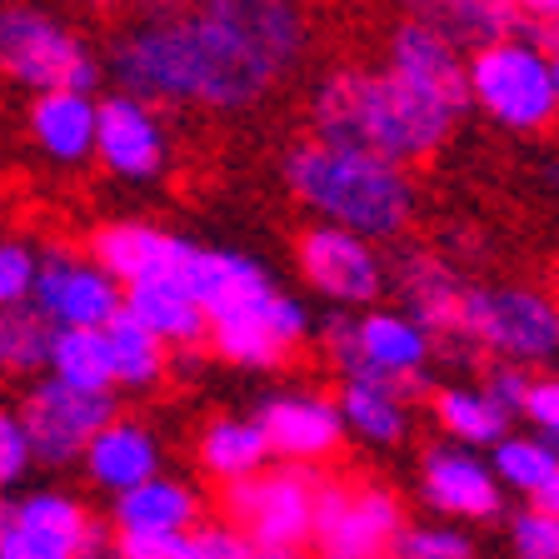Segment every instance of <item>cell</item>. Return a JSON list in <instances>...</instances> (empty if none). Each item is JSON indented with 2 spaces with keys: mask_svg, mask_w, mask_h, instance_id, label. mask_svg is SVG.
<instances>
[{
  "mask_svg": "<svg viewBox=\"0 0 559 559\" xmlns=\"http://www.w3.org/2000/svg\"><path fill=\"white\" fill-rule=\"evenodd\" d=\"M91 15H100V21H116V15L130 11V0H81Z\"/></svg>",
  "mask_w": 559,
  "mask_h": 559,
  "instance_id": "cell-44",
  "label": "cell"
},
{
  "mask_svg": "<svg viewBox=\"0 0 559 559\" xmlns=\"http://www.w3.org/2000/svg\"><path fill=\"white\" fill-rule=\"evenodd\" d=\"M535 504H539V510H549V514H559V469L545 479V489L535 495Z\"/></svg>",
  "mask_w": 559,
  "mask_h": 559,
  "instance_id": "cell-45",
  "label": "cell"
},
{
  "mask_svg": "<svg viewBox=\"0 0 559 559\" xmlns=\"http://www.w3.org/2000/svg\"><path fill=\"white\" fill-rule=\"evenodd\" d=\"M0 75L25 95L40 91H95L105 60L95 40L56 15L40 0H5L0 5Z\"/></svg>",
  "mask_w": 559,
  "mask_h": 559,
  "instance_id": "cell-6",
  "label": "cell"
},
{
  "mask_svg": "<svg viewBox=\"0 0 559 559\" xmlns=\"http://www.w3.org/2000/svg\"><path fill=\"white\" fill-rule=\"evenodd\" d=\"M190 559H260V545L235 520H200L190 530Z\"/></svg>",
  "mask_w": 559,
  "mask_h": 559,
  "instance_id": "cell-38",
  "label": "cell"
},
{
  "mask_svg": "<svg viewBox=\"0 0 559 559\" xmlns=\"http://www.w3.org/2000/svg\"><path fill=\"white\" fill-rule=\"evenodd\" d=\"M126 310L140 314L155 335L170 349H200L210 345V314L195 300L186 280H160V285H130L126 290Z\"/></svg>",
  "mask_w": 559,
  "mask_h": 559,
  "instance_id": "cell-26",
  "label": "cell"
},
{
  "mask_svg": "<svg viewBox=\"0 0 559 559\" xmlns=\"http://www.w3.org/2000/svg\"><path fill=\"white\" fill-rule=\"evenodd\" d=\"M190 0H130V11H135V21H160V15H175L186 11Z\"/></svg>",
  "mask_w": 559,
  "mask_h": 559,
  "instance_id": "cell-43",
  "label": "cell"
},
{
  "mask_svg": "<svg viewBox=\"0 0 559 559\" xmlns=\"http://www.w3.org/2000/svg\"><path fill=\"white\" fill-rule=\"evenodd\" d=\"M435 349H440L435 330H425L400 305H365L360 310V370L395 374V380H409L425 390V370H430Z\"/></svg>",
  "mask_w": 559,
  "mask_h": 559,
  "instance_id": "cell-22",
  "label": "cell"
},
{
  "mask_svg": "<svg viewBox=\"0 0 559 559\" xmlns=\"http://www.w3.org/2000/svg\"><path fill=\"white\" fill-rule=\"evenodd\" d=\"M390 290L395 305L409 310L425 330H435V340L460 335V314H465V295H469V275L454 260H444L430 245H405L395 260H390Z\"/></svg>",
  "mask_w": 559,
  "mask_h": 559,
  "instance_id": "cell-18",
  "label": "cell"
},
{
  "mask_svg": "<svg viewBox=\"0 0 559 559\" xmlns=\"http://www.w3.org/2000/svg\"><path fill=\"white\" fill-rule=\"evenodd\" d=\"M405 500L380 479H325L314 514V559H400Z\"/></svg>",
  "mask_w": 559,
  "mask_h": 559,
  "instance_id": "cell-10",
  "label": "cell"
},
{
  "mask_svg": "<svg viewBox=\"0 0 559 559\" xmlns=\"http://www.w3.org/2000/svg\"><path fill=\"white\" fill-rule=\"evenodd\" d=\"M105 340H110V360H116V390H130V395H151L170 380L175 349L155 335L140 314L120 310L110 325H105Z\"/></svg>",
  "mask_w": 559,
  "mask_h": 559,
  "instance_id": "cell-28",
  "label": "cell"
},
{
  "mask_svg": "<svg viewBox=\"0 0 559 559\" xmlns=\"http://www.w3.org/2000/svg\"><path fill=\"white\" fill-rule=\"evenodd\" d=\"M495 11H500L504 31H520V35H535V40H545L555 35L559 25V0H495Z\"/></svg>",
  "mask_w": 559,
  "mask_h": 559,
  "instance_id": "cell-40",
  "label": "cell"
},
{
  "mask_svg": "<svg viewBox=\"0 0 559 559\" xmlns=\"http://www.w3.org/2000/svg\"><path fill=\"white\" fill-rule=\"evenodd\" d=\"M454 345L524 370H549L559 365V295L524 280H469Z\"/></svg>",
  "mask_w": 559,
  "mask_h": 559,
  "instance_id": "cell-7",
  "label": "cell"
},
{
  "mask_svg": "<svg viewBox=\"0 0 559 559\" xmlns=\"http://www.w3.org/2000/svg\"><path fill=\"white\" fill-rule=\"evenodd\" d=\"M479 384L495 395V405H504L514 419H520L524 415V395H530L535 374L524 370V365H514V360H489V370L479 374Z\"/></svg>",
  "mask_w": 559,
  "mask_h": 559,
  "instance_id": "cell-42",
  "label": "cell"
},
{
  "mask_svg": "<svg viewBox=\"0 0 559 559\" xmlns=\"http://www.w3.org/2000/svg\"><path fill=\"white\" fill-rule=\"evenodd\" d=\"M325 475L320 465H290L270 460L265 469L225 485V520H235L255 545H290L310 549L314 514H320Z\"/></svg>",
  "mask_w": 559,
  "mask_h": 559,
  "instance_id": "cell-9",
  "label": "cell"
},
{
  "mask_svg": "<svg viewBox=\"0 0 559 559\" xmlns=\"http://www.w3.org/2000/svg\"><path fill=\"white\" fill-rule=\"evenodd\" d=\"M415 489L425 510L440 514V520H460V524H489L504 514V495L495 465H489L485 450H469V444L454 440H435L430 450L419 454V475Z\"/></svg>",
  "mask_w": 559,
  "mask_h": 559,
  "instance_id": "cell-14",
  "label": "cell"
},
{
  "mask_svg": "<svg viewBox=\"0 0 559 559\" xmlns=\"http://www.w3.org/2000/svg\"><path fill=\"white\" fill-rule=\"evenodd\" d=\"M380 66H390L400 81L425 91L430 100L450 105L454 116L475 110V100H469V50L460 40H450L444 31H435V25L400 15L390 25V35H384Z\"/></svg>",
  "mask_w": 559,
  "mask_h": 559,
  "instance_id": "cell-16",
  "label": "cell"
},
{
  "mask_svg": "<svg viewBox=\"0 0 559 559\" xmlns=\"http://www.w3.org/2000/svg\"><path fill=\"white\" fill-rule=\"evenodd\" d=\"M450 105L430 100L425 91L405 85L390 66H330L325 75H314L310 95H305V126L310 135L349 140V145H370V151L390 155L400 165H425L444 151L460 130Z\"/></svg>",
  "mask_w": 559,
  "mask_h": 559,
  "instance_id": "cell-3",
  "label": "cell"
},
{
  "mask_svg": "<svg viewBox=\"0 0 559 559\" xmlns=\"http://www.w3.org/2000/svg\"><path fill=\"white\" fill-rule=\"evenodd\" d=\"M255 419L265 425L275 460H290V465H320L325 469L349 440L340 395L310 390V384L270 390V395L255 405Z\"/></svg>",
  "mask_w": 559,
  "mask_h": 559,
  "instance_id": "cell-15",
  "label": "cell"
},
{
  "mask_svg": "<svg viewBox=\"0 0 559 559\" xmlns=\"http://www.w3.org/2000/svg\"><path fill=\"white\" fill-rule=\"evenodd\" d=\"M335 395L340 409H345L349 440H360L365 450H400L409 440V430H415V400L425 390L380 370H355L340 374Z\"/></svg>",
  "mask_w": 559,
  "mask_h": 559,
  "instance_id": "cell-20",
  "label": "cell"
},
{
  "mask_svg": "<svg viewBox=\"0 0 559 559\" xmlns=\"http://www.w3.org/2000/svg\"><path fill=\"white\" fill-rule=\"evenodd\" d=\"M400 559H475V539L460 530V520H409L400 535Z\"/></svg>",
  "mask_w": 559,
  "mask_h": 559,
  "instance_id": "cell-33",
  "label": "cell"
},
{
  "mask_svg": "<svg viewBox=\"0 0 559 559\" xmlns=\"http://www.w3.org/2000/svg\"><path fill=\"white\" fill-rule=\"evenodd\" d=\"M116 559H190L186 530H116Z\"/></svg>",
  "mask_w": 559,
  "mask_h": 559,
  "instance_id": "cell-39",
  "label": "cell"
},
{
  "mask_svg": "<svg viewBox=\"0 0 559 559\" xmlns=\"http://www.w3.org/2000/svg\"><path fill=\"white\" fill-rule=\"evenodd\" d=\"M186 285L210 314V355L235 370H285L314 340V320L300 295H290L245 250L200 245Z\"/></svg>",
  "mask_w": 559,
  "mask_h": 559,
  "instance_id": "cell-2",
  "label": "cell"
},
{
  "mask_svg": "<svg viewBox=\"0 0 559 559\" xmlns=\"http://www.w3.org/2000/svg\"><path fill=\"white\" fill-rule=\"evenodd\" d=\"M469 100L495 130L514 140H535L555 130V66L549 46L535 35L500 31L469 50Z\"/></svg>",
  "mask_w": 559,
  "mask_h": 559,
  "instance_id": "cell-5",
  "label": "cell"
},
{
  "mask_svg": "<svg viewBox=\"0 0 559 559\" xmlns=\"http://www.w3.org/2000/svg\"><path fill=\"white\" fill-rule=\"evenodd\" d=\"M195 460L215 485H235V479L265 469L275 460V450H270V435L255 415H221L200 430Z\"/></svg>",
  "mask_w": 559,
  "mask_h": 559,
  "instance_id": "cell-25",
  "label": "cell"
},
{
  "mask_svg": "<svg viewBox=\"0 0 559 559\" xmlns=\"http://www.w3.org/2000/svg\"><path fill=\"white\" fill-rule=\"evenodd\" d=\"M50 374L81 390H116V360H110L105 325H60L50 340Z\"/></svg>",
  "mask_w": 559,
  "mask_h": 559,
  "instance_id": "cell-30",
  "label": "cell"
},
{
  "mask_svg": "<svg viewBox=\"0 0 559 559\" xmlns=\"http://www.w3.org/2000/svg\"><path fill=\"white\" fill-rule=\"evenodd\" d=\"M314 349H320V360L330 370L349 374L360 370V310H330L320 325H314Z\"/></svg>",
  "mask_w": 559,
  "mask_h": 559,
  "instance_id": "cell-34",
  "label": "cell"
},
{
  "mask_svg": "<svg viewBox=\"0 0 559 559\" xmlns=\"http://www.w3.org/2000/svg\"><path fill=\"white\" fill-rule=\"evenodd\" d=\"M280 180L295 205L310 210V221L349 225L380 245L405 240L419 215V190L409 165L390 160L370 145H349V140L305 135L285 145Z\"/></svg>",
  "mask_w": 559,
  "mask_h": 559,
  "instance_id": "cell-4",
  "label": "cell"
},
{
  "mask_svg": "<svg viewBox=\"0 0 559 559\" xmlns=\"http://www.w3.org/2000/svg\"><path fill=\"white\" fill-rule=\"evenodd\" d=\"M81 469H85V479H91L100 495H110V500H116V495L135 489L140 479L160 475V469H165V440L151 430V425H145V419L116 415L91 440Z\"/></svg>",
  "mask_w": 559,
  "mask_h": 559,
  "instance_id": "cell-23",
  "label": "cell"
},
{
  "mask_svg": "<svg viewBox=\"0 0 559 559\" xmlns=\"http://www.w3.org/2000/svg\"><path fill=\"white\" fill-rule=\"evenodd\" d=\"M200 245L186 235L165 230L151 221H105L91 235V255L100 260L120 285H160V280H186Z\"/></svg>",
  "mask_w": 559,
  "mask_h": 559,
  "instance_id": "cell-19",
  "label": "cell"
},
{
  "mask_svg": "<svg viewBox=\"0 0 559 559\" xmlns=\"http://www.w3.org/2000/svg\"><path fill=\"white\" fill-rule=\"evenodd\" d=\"M489 465H495V475H500L504 489H514V495H524V500H535L539 489H545V479L559 469V450L545 440V435H504L495 450H489Z\"/></svg>",
  "mask_w": 559,
  "mask_h": 559,
  "instance_id": "cell-31",
  "label": "cell"
},
{
  "mask_svg": "<svg viewBox=\"0 0 559 559\" xmlns=\"http://www.w3.org/2000/svg\"><path fill=\"white\" fill-rule=\"evenodd\" d=\"M50 325L40 305H0V380H35L50 370Z\"/></svg>",
  "mask_w": 559,
  "mask_h": 559,
  "instance_id": "cell-29",
  "label": "cell"
},
{
  "mask_svg": "<svg viewBox=\"0 0 559 559\" xmlns=\"http://www.w3.org/2000/svg\"><path fill=\"white\" fill-rule=\"evenodd\" d=\"M549 66H555V100H559V46H549Z\"/></svg>",
  "mask_w": 559,
  "mask_h": 559,
  "instance_id": "cell-47",
  "label": "cell"
},
{
  "mask_svg": "<svg viewBox=\"0 0 559 559\" xmlns=\"http://www.w3.org/2000/svg\"><path fill=\"white\" fill-rule=\"evenodd\" d=\"M116 555V524L66 489L0 495V559H105Z\"/></svg>",
  "mask_w": 559,
  "mask_h": 559,
  "instance_id": "cell-8",
  "label": "cell"
},
{
  "mask_svg": "<svg viewBox=\"0 0 559 559\" xmlns=\"http://www.w3.org/2000/svg\"><path fill=\"white\" fill-rule=\"evenodd\" d=\"M504 539H510L514 559H559V514L539 510V504L530 500V510L510 514Z\"/></svg>",
  "mask_w": 559,
  "mask_h": 559,
  "instance_id": "cell-35",
  "label": "cell"
},
{
  "mask_svg": "<svg viewBox=\"0 0 559 559\" xmlns=\"http://www.w3.org/2000/svg\"><path fill=\"white\" fill-rule=\"evenodd\" d=\"M549 46H559V25H555V35H549Z\"/></svg>",
  "mask_w": 559,
  "mask_h": 559,
  "instance_id": "cell-48",
  "label": "cell"
},
{
  "mask_svg": "<svg viewBox=\"0 0 559 559\" xmlns=\"http://www.w3.org/2000/svg\"><path fill=\"white\" fill-rule=\"evenodd\" d=\"M310 56L305 0H190L135 21L110 46V75L165 110L245 116L265 105Z\"/></svg>",
  "mask_w": 559,
  "mask_h": 559,
  "instance_id": "cell-1",
  "label": "cell"
},
{
  "mask_svg": "<svg viewBox=\"0 0 559 559\" xmlns=\"http://www.w3.org/2000/svg\"><path fill=\"white\" fill-rule=\"evenodd\" d=\"M260 559H310V549H290V545H260Z\"/></svg>",
  "mask_w": 559,
  "mask_h": 559,
  "instance_id": "cell-46",
  "label": "cell"
},
{
  "mask_svg": "<svg viewBox=\"0 0 559 559\" xmlns=\"http://www.w3.org/2000/svg\"><path fill=\"white\" fill-rule=\"evenodd\" d=\"M100 95L91 91H40L25 100V140L60 170H81L95 160Z\"/></svg>",
  "mask_w": 559,
  "mask_h": 559,
  "instance_id": "cell-21",
  "label": "cell"
},
{
  "mask_svg": "<svg viewBox=\"0 0 559 559\" xmlns=\"http://www.w3.org/2000/svg\"><path fill=\"white\" fill-rule=\"evenodd\" d=\"M21 415L35 444V465L70 469L81 465L91 440L116 419V390H81L46 370L25 384Z\"/></svg>",
  "mask_w": 559,
  "mask_h": 559,
  "instance_id": "cell-12",
  "label": "cell"
},
{
  "mask_svg": "<svg viewBox=\"0 0 559 559\" xmlns=\"http://www.w3.org/2000/svg\"><path fill=\"white\" fill-rule=\"evenodd\" d=\"M295 270H300L305 290H314L325 305H340V310L380 305V295L390 290L384 245L335 221H310L295 235Z\"/></svg>",
  "mask_w": 559,
  "mask_h": 559,
  "instance_id": "cell-11",
  "label": "cell"
},
{
  "mask_svg": "<svg viewBox=\"0 0 559 559\" xmlns=\"http://www.w3.org/2000/svg\"><path fill=\"white\" fill-rule=\"evenodd\" d=\"M40 250L21 235H0V305H25L35 295Z\"/></svg>",
  "mask_w": 559,
  "mask_h": 559,
  "instance_id": "cell-36",
  "label": "cell"
},
{
  "mask_svg": "<svg viewBox=\"0 0 559 559\" xmlns=\"http://www.w3.org/2000/svg\"><path fill=\"white\" fill-rule=\"evenodd\" d=\"M200 520H205L200 489L190 485V479L170 475V469L140 479L135 489H126V495L110 500V524H116V530H186L190 535Z\"/></svg>",
  "mask_w": 559,
  "mask_h": 559,
  "instance_id": "cell-24",
  "label": "cell"
},
{
  "mask_svg": "<svg viewBox=\"0 0 559 559\" xmlns=\"http://www.w3.org/2000/svg\"><path fill=\"white\" fill-rule=\"evenodd\" d=\"M170 126H165V105L145 100L135 91L100 95V126H95V165H100L116 186H160L170 175Z\"/></svg>",
  "mask_w": 559,
  "mask_h": 559,
  "instance_id": "cell-13",
  "label": "cell"
},
{
  "mask_svg": "<svg viewBox=\"0 0 559 559\" xmlns=\"http://www.w3.org/2000/svg\"><path fill=\"white\" fill-rule=\"evenodd\" d=\"M35 305L50 325H110L126 310V285H120L100 260L85 250H46L40 255V275H35Z\"/></svg>",
  "mask_w": 559,
  "mask_h": 559,
  "instance_id": "cell-17",
  "label": "cell"
},
{
  "mask_svg": "<svg viewBox=\"0 0 559 559\" xmlns=\"http://www.w3.org/2000/svg\"><path fill=\"white\" fill-rule=\"evenodd\" d=\"M105 559H116V555H105Z\"/></svg>",
  "mask_w": 559,
  "mask_h": 559,
  "instance_id": "cell-49",
  "label": "cell"
},
{
  "mask_svg": "<svg viewBox=\"0 0 559 559\" xmlns=\"http://www.w3.org/2000/svg\"><path fill=\"white\" fill-rule=\"evenodd\" d=\"M430 415L440 425L444 440L469 444V450H495L504 435L514 430V415L504 405H495L485 384H440L430 395Z\"/></svg>",
  "mask_w": 559,
  "mask_h": 559,
  "instance_id": "cell-27",
  "label": "cell"
},
{
  "mask_svg": "<svg viewBox=\"0 0 559 559\" xmlns=\"http://www.w3.org/2000/svg\"><path fill=\"white\" fill-rule=\"evenodd\" d=\"M395 5L409 21H425V25H435V31H444L465 50H475L479 40L504 31L495 0H395Z\"/></svg>",
  "mask_w": 559,
  "mask_h": 559,
  "instance_id": "cell-32",
  "label": "cell"
},
{
  "mask_svg": "<svg viewBox=\"0 0 559 559\" xmlns=\"http://www.w3.org/2000/svg\"><path fill=\"white\" fill-rule=\"evenodd\" d=\"M35 465V444L21 405H0V495H11Z\"/></svg>",
  "mask_w": 559,
  "mask_h": 559,
  "instance_id": "cell-37",
  "label": "cell"
},
{
  "mask_svg": "<svg viewBox=\"0 0 559 559\" xmlns=\"http://www.w3.org/2000/svg\"><path fill=\"white\" fill-rule=\"evenodd\" d=\"M520 419L559 450V374H535L530 395H524V415Z\"/></svg>",
  "mask_w": 559,
  "mask_h": 559,
  "instance_id": "cell-41",
  "label": "cell"
}]
</instances>
